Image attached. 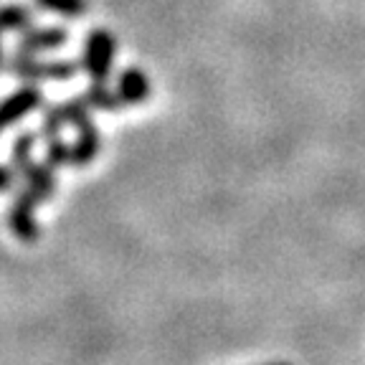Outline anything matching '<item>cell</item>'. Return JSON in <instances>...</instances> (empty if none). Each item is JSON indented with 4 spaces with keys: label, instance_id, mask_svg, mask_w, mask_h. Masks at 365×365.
<instances>
[{
    "label": "cell",
    "instance_id": "cell-13",
    "mask_svg": "<svg viewBox=\"0 0 365 365\" xmlns=\"http://www.w3.org/2000/svg\"><path fill=\"white\" fill-rule=\"evenodd\" d=\"M46 165H51V168L71 165V145L63 143L61 135L46 140Z\"/></svg>",
    "mask_w": 365,
    "mask_h": 365
},
{
    "label": "cell",
    "instance_id": "cell-12",
    "mask_svg": "<svg viewBox=\"0 0 365 365\" xmlns=\"http://www.w3.org/2000/svg\"><path fill=\"white\" fill-rule=\"evenodd\" d=\"M36 6L48 13H56V16H63V18H81L89 11V3H86V0H36Z\"/></svg>",
    "mask_w": 365,
    "mask_h": 365
},
{
    "label": "cell",
    "instance_id": "cell-9",
    "mask_svg": "<svg viewBox=\"0 0 365 365\" xmlns=\"http://www.w3.org/2000/svg\"><path fill=\"white\" fill-rule=\"evenodd\" d=\"M31 23H34L31 8L18 3L0 6V34H23L26 29H31Z\"/></svg>",
    "mask_w": 365,
    "mask_h": 365
},
{
    "label": "cell",
    "instance_id": "cell-7",
    "mask_svg": "<svg viewBox=\"0 0 365 365\" xmlns=\"http://www.w3.org/2000/svg\"><path fill=\"white\" fill-rule=\"evenodd\" d=\"M117 94L125 102V107H137L145 104L150 97V79L140 68H125L117 81Z\"/></svg>",
    "mask_w": 365,
    "mask_h": 365
},
{
    "label": "cell",
    "instance_id": "cell-1",
    "mask_svg": "<svg viewBox=\"0 0 365 365\" xmlns=\"http://www.w3.org/2000/svg\"><path fill=\"white\" fill-rule=\"evenodd\" d=\"M8 68L18 79L29 81V84H36V81H68L74 79L76 71H79V63L76 61H38L31 53H21L16 51L11 58H8Z\"/></svg>",
    "mask_w": 365,
    "mask_h": 365
},
{
    "label": "cell",
    "instance_id": "cell-14",
    "mask_svg": "<svg viewBox=\"0 0 365 365\" xmlns=\"http://www.w3.org/2000/svg\"><path fill=\"white\" fill-rule=\"evenodd\" d=\"M63 127H66V122H63V117H61V107H58V104H53V107H46L43 125H41V135H43L46 140H51V137L61 135Z\"/></svg>",
    "mask_w": 365,
    "mask_h": 365
},
{
    "label": "cell",
    "instance_id": "cell-4",
    "mask_svg": "<svg viewBox=\"0 0 365 365\" xmlns=\"http://www.w3.org/2000/svg\"><path fill=\"white\" fill-rule=\"evenodd\" d=\"M38 107H43V94H41L38 86H34V84L21 86V89L8 94V97L0 102V130L21 122L23 117H29V114L36 112Z\"/></svg>",
    "mask_w": 365,
    "mask_h": 365
},
{
    "label": "cell",
    "instance_id": "cell-8",
    "mask_svg": "<svg viewBox=\"0 0 365 365\" xmlns=\"http://www.w3.org/2000/svg\"><path fill=\"white\" fill-rule=\"evenodd\" d=\"M23 180H26V193L36 200V203H43L46 198H51L53 188H56V178H53L51 165H41L34 163L29 170L23 173Z\"/></svg>",
    "mask_w": 365,
    "mask_h": 365
},
{
    "label": "cell",
    "instance_id": "cell-3",
    "mask_svg": "<svg viewBox=\"0 0 365 365\" xmlns=\"http://www.w3.org/2000/svg\"><path fill=\"white\" fill-rule=\"evenodd\" d=\"M71 127L76 130V145H71V165H76V168L91 165V160L97 158L99 150H102V135H99V130L94 127V122H91L89 109L81 112L79 117L71 122Z\"/></svg>",
    "mask_w": 365,
    "mask_h": 365
},
{
    "label": "cell",
    "instance_id": "cell-5",
    "mask_svg": "<svg viewBox=\"0 0 365 365\" xmlns=\"http://www.w3.org/2000/svg\"><path fill=\"white\" fill-rule=\"evenodd\" d=\"M36 205L38 203H36V200L26 193V188H23L21 193L16 195V200H13V205H11V213H8V226H11L13 236H18L21 241H29V244L41 239V228L34 216Z\"/></svg>",
    "mask_w": 365,
    "mask_h": 365
},
{
    "label": "cell",
    "instance_id": "cell-16",
    "mask_svg": "<svg viewBox=\"0 0 365 365\" xmlns=\"http://www.w3.org/2000/svg\"><path fill=\"white\" fill-rule=\"evenodd\" d=\"M3 36V34H0ZM3 63H6V53H3V41H0V68H3Z\"/></svg>",
    "mask_w": 365,
    "mask_h": 365
},
{
    "label": "cell",
    "instance_id": "cell-10",
    "mask_svg": "<svg viewBox=\"0 0 365 365\" xmlns=\"http://www.w3.org/2000/svg\"><path fill=\"white\" fill-rule=\"evenodd\" d=\"M81 99H84V104L89 109H102V112L125 109V102L120 99V94L109 89L107 84H94V81H91V86L81 94Z\"/></svg>",
    "mask_w": 365,
    "mask_h": 365
},
{
    "label": "cell",
    "instance_id": "cell-15",
    "mask_svg": "<svg viewBox=\"0 0 365 365\" xmlns=\"http://www.w3.org/2000/svg\"><path fill=\"white\" fill-rule=\"evenodd\" d=\"M13 182H16V175H13L11 168L0 165V193H8L13 190Z\"/></svg>",
    "mask_w": 365,
    "mask_h": 365
},
{
    "label": "cell",
    "instance_id": "cell-11",
    "mask_svg": "<svg viewBox=\"0 0 365 365\" xmlns=\"http://www.w3.org/2000/svg\"><path fill=\"white\" fill-rule=\"evenodd\" d=\"M34 140L36 137L31 135V132H26V135L18 137L16 145H13L11 165H13V173H18V175H23V173L34 165V145H36Z\"/></svg>",
    "mask_w": 365,
    "mask_h": 365
},
{
    "label": "cell",
    "instance_id": "cell-17",
    "mask_svg": "<svg viewBox=\"0 0 365 365\" xmlns=\"http://www.w3.org/2000/svg\"><path fill=\"white\" fill-rule=\"evenodd\" d=\"M269 365H287V363H269Z\"/></svg>",
    "mask_w": 365,
    "mask_h": 365
},
{
    "label": "cell",
    "instance_id": "cell-6",
    "mask_svg": "<svg viewBox=\"0 0 365 365\" xmlns=\"http://www.w3.org/2000/svg\"><path fill=\"white\" fill-rule=\"evenodd\" d=\"M68 41V31L61 26H43V29H26L21 34L16 43V51L21 53H43V51H53V48H61Z\"/></svg>",
    "mask_w": 365,
    "mask_h": 365
},
{
    "label": "cell",
    "instance_id": "cell-2",
    "mask_svg": "<svg viewBox=\"0 0 365 365\" xmlns=\"http://www.w3.org/2000/svg\"><path fill=\"white\" fill-rule=\"evenodd\" d=\"M114 48L117 41L107 29H94L84 41V56H81V68H84L94 84H107L109 71H112Z\"/></svg>",
    "mask_w": 365,
    "mask_h": 365
}]
</instances>
